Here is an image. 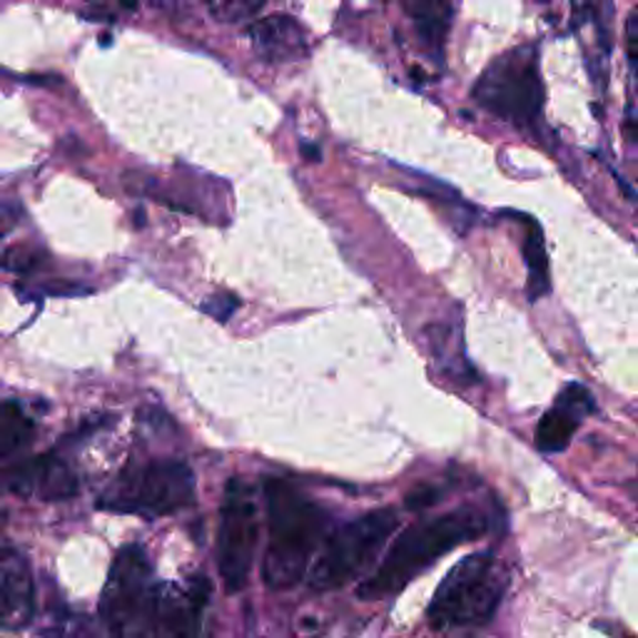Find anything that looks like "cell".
<instances>
[{"label":"cell","instance_id":"cell-22","mask_svg":"<svg viewBox=\"0 0 638 638\" xmlns=\"http://www.w3.org/2000/svg\"><path fill=\"white\" fill-rule=\"evenodd\" d=\"M606 3V0H586V6H589V10L594 13V20L596 23H599V33H601V45H604V50H611V43H606V30H604V20H601V16H604V10H601V6Z\"/></svg>","mask_w":638,"mask_h":638},{"label":"cell","instance_id":"cell-13","mask_svg":"<svg viewBox=\"0 0 638 638\" xmlns=\"http://www.w3.org/2000/svg\"><path fill=\"white\" fill-rule=\"evenodd\" d=\"M402 6L412 20L422 48L439 60L452 30L454 0H402Z\"/></svg>","mask_w":638,"mask_h":638},{"label":"cell","instance_id":"cell-26","mask_svg":"<svg viewBox=\"0 0 638 638\" xmlns=\"http://www.w3.org/2000/svg\"><path fill=\"white\" fill-rule=\"evenodd\" d=\"M539 3H546V0H539Z\"/></svg>","mask_w":638,"mask_h":638},{"label":"cell","instance_id":"cell-5","mask_svg":"<svg viewBox=\"0 0 638 638\" xmlns=\"http://www.w3.org/2000/svg\"><path fill=\"white\" fill-rule=\"evenodd\" d=\"M158 586L143 546H125L110 566L100 619L113 638H150L155 621Z\"/></svg>","mask_w":638,"mask_h":638},{"label":"cell","instance_id":"cell-11","mask_svg":"<svg viewBox=\"0 0 638 638\" xmlns=\"http://www.w3.org/2000/svg\"><path fill=\"white\" fill-rule=\"evenodd\" d=\"M596 402L594 394L584 387L579 382L566 384L559 392L554 407L544 414L539 427L534 434L536 449L544 454H559L569 447L579 424L594 414Z\"/></svg>","mask_w":638,"mask_h":638},{"label":"cell","instance_id":"cell-25","mask_svg":"<svg viewBox=\"0 0 638 638\" xmlns=\"http://www.w3.org/2000/svg\"><path fill=\"white\" fill-rule=\"evenodd\" d=\"M300 150H302V158H305L307 162H320V160H322L320 148H315V145H310V143H302V145H300Z\"/></svg>","mask_w":638,"mask_h":638},{"label":"cell","instance_id":"cell-19","mask_svg":"<svg viewBox=\"0 0 638 638\" xmlns=\"http://www.w3.org/2000/svg\"><path fill=\"white\" fill-rule=\"evenodd\" d=\"M45 262V252L33 245H13L0 252V267L16 275H28Z\"/></svg>","mask_w":638,"mask_h":638},{"label":"cell","instance_id":"cell-6","mask_svg":"<svg viewBox=\"0 0 638 638\" xmlns=\"http://www.w3.org/2000/svg\"><path fill=\"white\" fill-rule=\"evenodd\" d=\"M399 514L394 509H377L359 519L344 524L334 531L320 559L310 571V586L317 591H337L357 579L377 561L384 544L397 531Z\"/></svg>","mask_w":638,"mask_h":638},{"label":"cell","instance_id":"cell-2","mask_svg":"<svg viewBox=\"0 0 638 638\" xmlns=\"http://www.w3.org/2000/svg\"><path fill=\"white\" fill-rule=\"evenodd\" d=\"M486 529H489V524L472 506H462V509L452 514H442L429 521L414 524L412 529L404 531L392 544L379 569L359 584V599L377 601L387 599L392 594H399L427 566L439 561L452 549H457L459 544L479 539Z\"/></svg>","mask_w":638,"mask_h":638},{"label":"cell","instance_id":"cell-18","mask_svg":"<svg viewBox=\"0 0 638 638\" xmlns=\"http://www.w3.org/2000/svg\"><path fill=\"white\" fill-rule=\"evenodd\" d=\"M210 16L220 23H242L260 13L265 0H205Z\"/></svg>","mask_w":638,"mask_h":638},{"label":"cell","instance_id":"cell-16","mask_svg":"<svg viewBox=\"0 0 638 638\" xmlns=\"http://www.w3.org/2000/svg\"><path fill=\"white\" fill-rule=\"evenodd\" d=\"M33 437V422L26 417L23 407L18 402L0 404V459L8 457Z\"/></svg>","mask_w":638,"mask_h":638},{"label":"cell","instance_id":"cell-4","mask_svg":"<svg viewBox=\"0 0 638 638\" xmlns=\"http://www.w3.org/2000/svg\"><path fill=\"white\" fill-rule=\"evenodd\" d=\"M472 98L486 113L529 128L541 115L544 80L539 70V48L524 43L494 60L472 88Z\"/></svg>","mask_w":638,"mask_h":638},{"label":"cell","instance_id":"cell-21","mask_svg":"<svg viewBox=\"0 0 638 638\" xmlns=\"http://www.w3.org/2000/svg\"><path fill=\"white\" fill-rule=\"evenodd\" d=\"M53 629L55 638H95L93 631H90V626L85 619H78V616H70V619L58 621L55 626H50ZM50 638V636H45Z\"/></svg>","mask_w":638,"mask_h":638},{"label":"cell","instance_id":"cell-8","mask_svg":"<svg viewBox=\"0 0 638 638\" xmlns=\"http://www.w3.org/2000/svg\"><path fill=\"white\" fill-rule=\"evenodd\" d=\"M257 546V506L245 479H230L220 512L217 569L230 594L245 589Z\"/></svg>","mask_w":638,"mask_h":638},{"label":"cell","instance_id":"cell-24","mask_svg":"<svg viewBox=\"0 0 638 638\" xmlns=\"http://www.w3.org/2000/svg\"><path fill=\"white\" fill-rule=\"evenodd\" d=\"M437 502V494H434L432 489H427V486H422L419 492H414L407 496V504L409 506H427V504H434Z\"/></svg>","mask_w":638,"mask_h":638},{"label":"cell","instance_id":"cell-15","mask_svg":"<svg viewBox=\"0 0 638 638\" xmlns=\"http://www.w3.org/2000/svg\"><path fill=\"white\" fill-rule=\"evenodd\" d=\"M78 494V479L73 469L58 457H36V489L33 496L43 502H63Z\"/></svg>","mask_w":638,"mask_h":638},{"label":"cell","instance_id":"cell-23","mask_svg":"<svg viewBox=\"0 0 638 638\" xmlns=\"http://www.w3.org/2000/svg\"><path fill=\"white\" fill-rule=\"evenodd\" d=\"M18 217H20V210L16 205L0 207V235H6V232L16 225Z\"/></svg>","mask_w":638,"mask_h":638},{"label":"cell","instance_id":"cell-14","mask_svg":"<svg viewBox=\"0 0 638 638\" xmlns=\"http://www.w3.org/2000/svg\"><path fill=\"white\" fill-rule=\"evenodd\" d=\"M506 217H514L524 227V262L529 270V282H526V297L529 302H539L551 292V275H549V252H546L544 230L539 222L524 212H504Z\"/></svg>","mask_w":638,"mask_h":638},{"label":"cell","instance_id":"cell-12","mask_svg":"<svg viewBox=\"0 0 638 638\" xmlns=\"http://www.w3.org/2000/svg\"><path fill=\"white\" fill-rule=\"evenodd\" d=\"M255 55L265 63H297L310 55V36L292 16H270L247 28Z\"/></svg>","mask_w":638,"mask_h":638},{"label":"cell","instance_id":"cell-3","mask_svg":"<svg viewBox=\"0 0 638 638\" xmlns=\"http://www.w3.org/2000/svg\"><path fill=\"white\" fill-rule=\"evenodd\" d=\"M509 586V571L492 551L462 559L434 591L427 619L437 631L484 626L494 619Z\"/></svg>","mask_w":638,"mask_h":638},{"label":"cell","instance_id":"cell-9","mask_svg":"<svg viewBox=\"0 0 638 638\" xmlns=\"http://www.w3.org/2000/svg\"><path fill=\"white\" fill-rule=\"evenodd\" d=\"M210 599V581L195 576L185 584L170 581L158 589L155 638H200L202 611Z\"/></svg>","mask_w":638,"mask_h":638},{"label":"cell","instance_id":"cell-7","mask_svg":"<svg viewBox=\"0 0 638 638\" xmlns=\"http://www.w3.org/2000/svg\"><path fill=\"white\" fill-rule=\"evenodd\" d=\"M195 502V474L185 462L162 459L130 469L100 496L98 506L108 512L165 516Z\"/></svg>","mask_w":638,"mask_h":638},{"label":"cell","instance_id":"cell-17","mask_svg":"<svg viewBox=\"0 0 638 638\" xmlns=\"http://www.w3.org/2000/svg\"><path fill=\"white\" fill-rule=\"evenodd\" d=\"M626 58L634 80V100L626 108V133L638 140V8L626 20Z\"/></svg>","mask_w":638,"mask_h":638},{"label":"cell","instance_id":"cell-20","mask_svg":"<svg viewBox=\"0 0 638 638\" xmlns=\"http://www.w3.org/2000/svg\"><path fill=\"white\" fill-rule=\"evenodd\" d=\"M237 307H240V297L232 295V292H215L210 300L202 302V312L222 324L235 315Z\"/></svg>","mask_w":638,"mask_h":638},{"label":"cell","instance_id":"cell-1","mask_svg":"<svg viewBox=\"0 0 638 638\" xmlns=\"http://www.w3.org/2000/svg\"><path fill=\"white\" fill-rule=\"evenodd\" d=\"M265 502L270 539L262 579L275 591L295 589L327 529V514L285 479L265 482Z\"/></svg>","mask_w":638,"mask_h":638},{"label":"cell","instance_id":"cell-10","mask_svg":"<svg viewBox=\"0 0 638 638\" xmlns=\"http://www.w3.org/2000/svg\"><path fill=\"white\" fill-rule=\"evenodd\" d=\"M33 616L36 584L30 564L13 546L0 544V629H26Z\"/></svg>","mask_w":638,"mask_h":638}]
</instances>
